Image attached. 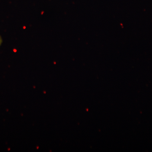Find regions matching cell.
I'll return each instance as SVG.
<instances>
[{
  "label": "cell",
  "instance_id": "cell-1",
  "mask_svg": "<svg viewBox=\"0 0 152 152\" xmlns=\"http://www.w3.org/2000/svg\"><path fill=\"white\" fill-rule=\"evenodd\" d=\"M3 42V40L2 39L1 37V36H0V46L1 45L2 43Z\"/></svg>",
  "mask_w": 152,
  "mask_h": 152
}]
</instances>
